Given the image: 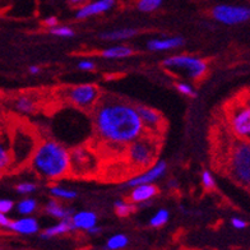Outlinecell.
Here are the masks:
<instances>
[{
    "instance_id": "cell-1",
    "label": "cell",
    "mask_w": 250,
    "mask_h": 250,
    "mask_svg": "<svg viewBox=\"0 0 250 250\" xmlns=\"http://www.w3.org/2000/svg\"><path fill=\"white\" fill-rule=\"evenodd\" d=\"M96 135L109 146H128L145 133L137 107L118 99H102L93 107Z\"/></svg>"
},
{
    "instance_id": "cell-2",
    "label": "cell",
    "mask_w": 250,
    "mask_h": 250,
    "mask_svg": "<svg viewBox=\"0 0 250 250\" xmlns=\"http://www.w3.org/2000/svg\"><path fill=\"white\" fill-rule=\"evenodd\" d=\"M30 164L40 178L58 180L64 178L70 170L69 151L59 142L43 141L37 145Z\"/></svg>"
},
{
    "instance_id": "cell-3",
    "label": "cell",
    "mask_w": 250,
    "mask_h": 250,
    "mask_svg": "<svg viewBox=\"0 0 250 250\" xmlns=\"http://www.w3.org/2000/svg\"><path fill=\"white\" fill-rule=\"evenodd\" d=\"M36 147L37 141L30 129H27L23 125L17 126L10 135L12 168L21 167L30 162Z\"/></svg>"
},
{
    "instance_id": "cell-4",
    "label": "cell",
    "mask_w": 250,
    "mask_h": 250,
    "mask_svg": "<svg viewBox=\"0 0 250 250\" xmlns=\"http://www.w3.org/2000/svg\"><path fill=\"white\" fill-rule=\"evenodd\" d=\"M157 155V145L149 137H139L128 145L126 149V160L129 165L138 170H145L152 166Z\"/></svg>"
},
{
    "instance_id": "cell-5",
    "label": "cell",
    "mask_w": 250,
    "mask_h": 250,
    "mask_svg": "<svg viewBox=\"0 0 250 250\" xmlns=\"http://www.w3.org/2000/svg\"><path fill=\"white\" fill-rule=\"evenodd\" d=\"M162 65L170 72L181 73L189 79H199L207 73V62L190 55H176L165 59Z\"/></svg>"
},
{
    "instance_id": "cell-6",
    "label": "cell",
    "mask_w": 250,
    "mask_h": 250,
    "mask_svg": "<svg viewBox=\"0 0 250 250\" xmlns=\"http://www.w3.org/2000/svg\"><path fill=\"white\" fill-rule=\"evenodd\" d=\"M231 171L240 184L249 187L250 183V147L243 142L235 147L231 158Z\"/></svg>"
},
{
    "instance_id": "cell-7",
    "label": "cell",
    "mask_w": 250,
    "mask_h": 250,
    "mask_svg": "<svg viewBox=\"0 0 250 250\" xmlns=\"http://www.w3.org/2000/svg\"><path fill=\"white\" fill-rule=\"evenodd\" d=\"M70 155V170L73 174L78 176H86V175H92L99 167L97 164V157L93 152L84 147H77L69 152Z\"/></svg>"
},
{
    "instance_id": "cell-8",
    "label": "cell",
    "mask_w": 250,
    "mask_h": 250,
    "mask_svg": "<svg viewBox=\"0 0 250 250\" xmlns=\"http://www.w3.org/2000/svg\"><path fill=\"white\" fill-rule=\"evenodd\" d=\"M72 105L82 110H92L99 102L100 89L95 84H81L72 87L66 93Z\"/></svg>"
},
{
    "instance_id": "cell-9",
    "label": "cell",
    "mask_w": 250,
    "mask_h": 250,
    "mask_svg": "<svg viewBox=\"0 0 250 250\" xmlns=\"http://www.w3.org/2000/svg\"><path fill=\"white\" fill-rule=\"evenodd\" d=\"M212 16L217 22L227 26H236L249 21L250 9L241 5H226L221 4L214 7L212 10Z\"/></svg>"
},
{
    "instance_id": "cell-10",
    "label": "cell",
    "mask_w": 250,
    "mask_h": 250,
    "mask_svg": "<svg viewBox=\"0 0 250 250\" xmlns=\"http://www.w3.org/2000/svg\"><path fill=\"white\" fill-rule=\"evenodd\" d=\"M231 128L241 139L250 137V109L247 104L236 106L231 112Z\"/></svg>"
},
{
    "instance_id": "cell-11",
    "label": "cell",
    "mask_w": 250,
    "mask_h": 250,
    "mask_svg": "<svg viewBox=\"0 0 250 250\" xmlns=\"http://www.w3.org/2000/svg\"><path fill=\"white\" fill-rule=\"evenodd\" d=\"M167 170V164L165 161H157L152 165V167L141 172V174L135 175L129 181H126V187L133 188L139 184H151L153 181L158 180L164 176V174Z\"/></svg>"
},
{
    "instance_id": "cell-12",
    "label": "cell",
    "mask_w": 250,
    "mask_h": 250,
    "mask_svg": "<svg viewBox=\"0 0 250 250\" xmlns=\"http://www.w3.org/2000/svg\"><path fill=\"white\" fill-rule=\"evenodd\" d=\"M137 111H138L139 116H141V120L143 123L145 129H149V130L156 133L162 128L164 119H162V115L157 110L151 109L148 106H138Z\"/></svg>"
},
{
    "instance_id": "cell-13",
    "label": "cell",
    "mask_w": 250,
    "mask_h": 250,
    "mask_svg": "<svg viewBox=\"0 0 250 250\" xmlns=\"http://www.w3.org/2000/svg\"><path fill=\"white\" fill-rule=\"evenodd\" d=\"M114 4H115V0H96L93 3L83 5L77 12L76 17L78 20H86V18H89V17L105 13V12H107V10H110L114 7Z\"/></svg>"
},
{
    "instance_id": "cell-14",
    "label": "cell",
    "mask_w": 250,
    "mask_h": 250,
    "mask_svg": "<svg viewBox=\"0 0 250 250\" xmlns=\"http://www.w3.org/2000/svg\"><path fill=\"white\" fill-rule=\"evenodd\" d=\"M7 229L13 231L16 234L21 235H33L40 230V225L36 218L33 217H22L18 220L10 221Z\"/></svg>"
},
{
    "instance_id": "cell-15",
    "label": "cell",
    "mask_w": 250,
    "mask_h": 250,
    "mask_svg": "<svg viewBox=\"0 0 250 250\" xmlns=\"http://www.w3.org/2000/svg\"><path fill=\"white\" fill-rule=\"evenodd\" d=\"M73 230L88 231L95 225H97V214L91 211H82L70 216Z\"/></svg>"
},
{
    "instance_id": "cell-16",
    "label": "cell",
    "mask_w": 250,
    "mask_h": 250,
    "mask_svg": "<svg viewBox=\"0 0 250 250\" xmlns=\"http://www.w3.org/2000/svg\"><path fill=\"white\" fill-rule=\"evenodd\" d=\"M157 188L152 184H139L133 187V190L130 193V201L133 203H145V202L151 201L152 198L157 194Z\"/></svg>"
},
{
    "instance_id": "cell-17",
    "label": "cell",
    "mask_w": 250,
    "mask_h": 250,
    "mask_svg": "<svg viewBox=\"0 0 250 250\" xmlns=\"http://www.w3.org/2000/svg\"><path fill=\"white\" fill-rule=\"evenodd\" d=\"M12 168L10 138L7 133L0 132V174Z\"/></svg>"
},
{
    "instance_id": "cell-18",
    "label": "cell",
    "mask_w": 250,
    "mask_h": 250,
    "mask_svg": "<svg viewBox=\"0 0 250 250\" xmlns=\"http://www.w3.org/2000/svg\"><path fill=\"white\" fill-rule=\"evenodd\" d=\"M184 43L183 37H168V39H155L151 40L147 43V47L151 51H166V50H172L176 47H180Z\"/></svg>"
},
{
    "instance_id": "cell-19",
    "label": "cell",
    "mask_w": 250,
    "mask_h": 250,
    "mask_svg": "<svg viewBox=\"0 0 250 250\" xmlns=\"http://www.w3.org/2000/svg\"><path fill=\"white\" fill-rule=\"evenodd\" d=\"M37 106L36 100L30 95H21L16 97L13 101V107L17 112H20L22 115H28L35 112Z\"/></svg>"
},
{
    "instance_id": "cell-20",
    "label": "cell",
    "mask_w": 250,
    "mask_h": 250,
    "mask_svg": "<svg viewBox=\"0 0 250 250\" xmlns=\"http://www.w3.org/2000/svg\"><path fill=\"white\" fill-rule=\"evenodd\" d=\"M72 230H73V226H72V222H70V217L62 218V220H60L59 224L47 227L46 230L42 232L41 237H42V239H51V237L59 236V235L68 234V232Z\"/></svg>"
},
{
    "instance_id": "cell-21",
    "label": "cell",
    "mask_w": 250,
    "mask_h": 250,
    "mask_svg": "<svg viewBox=\"0 0 250 250\" xmlns=\"http://www.w3.org/2000/svg\"><path fill=\"white\" fill-rule=\"evenodd\" d=\"M137 35V30L134 28H122V30L110 31V32L101 33V39L106 41H122V40H128L130 37Z\"/></svg>"
},
{
    "instance_id": "cell-22",
    "label": "cell",
    "mask_w": 250,
    "mask_h": 250,
    "mask_svg": "<svg viewBox=\"0 0 250 250\" xmlns=\"http://www.w3.org/2000/svg\"><path fill=\"white\" fill-rule=\"evenodd\" d=\"M45 209H46V212L51 216V217L59 218V220L68 218L72 216V212H70L69 209H66L65 207H62V204H60L58 201H55V199L49 201V203L46 204Z\"/></svg>"
},
{
    "instance_id": "cell-23",
    "label": "cell",
    "mask_w": 250,
    "mask_h": 250,
    "mask_svg": "<svg viewBox=\"0 0 250 250\" xmlns=\"http://www.w3.org/2000/svg\"><path fill=\"white\" fill-rule=\"evenodd\" d=\"M133 54V49L129 46H112L102 51V56L106 59H123Z\"/></svg>"
},
{
    "instance_id": "cell-24",
    "label": "cell",
    "mask_w": 250,
    "mask_h": 250,
    "mask_svg": "<svg viewBox=\"0 0 250 250\" xmlns=\"http://www.w3.org/2000/svg\"><path fill=\"white\" fill-rule=\"evenodd\" d=\"M129 237L124 234H116L111 236L106 243V249L109 250H120L128 247Z\"/></svg>"
},
{
    "instance_id": "cell-25",
    "label": "cell",
    "mask_w": 250,
    "mask_h": 250,
    "mask_svg": "<svg viewBox=\"0 0 250 250\" xmlns=\"http://www.w3.org/2000/svg\"><path fill=\"white\" fill-rule=\"evenodd\" d=\"M37 208V203L35 199L32 198H27V199H23V201H21L17 206V211L18 213L22 214V216H30L32 214L33 212L36 211Z\"/></svg>"
},
{
    "instance_id": "cell-26",
    "label": "cell",
    "mask_w": 250,
    "mask_h": 250,
    "mask_svg": "<svg viewBox=\"0 0 250 250\" xmlns=\"http://www.w3.org/2000/svg\"><path fill=\"white\" fill-rule=\"evenodd\" d=\"M50 194L55 198H59V199H66V201H72L77 197V191L69 190V189H65V188L62 187H53L50 188Z\"/></svg>"
},
{
    "instance_id": "cell-27",
    "label": "cell",
    "mask_w": 250,
    "mask_h": 250,
    "mask_svg": "<svg viewBox=\"0 0 250 250\" xmlns=\"http://www.w3.org/2000/svg\"><path fill=\"white\" fill-rule=\"evenodd\" d=\"M162 0H139L137 7L143 13H151L161 7Z\"/></svg>"
},
{
    "instance_id": "cell-28",
    "label": "cell",
    "mask_w": 250,
    "mask_h": 250,
    "mask_svg": "<svg viewBox=\"0 0 250 250\" xmlns=\"http://www.w3.org/2000/svg\"><path fill=\"white\" fill-rule=\"evenodd\" d=\"M168 216H170V213H168L167 209H160L157 213L153 214V217L149 221V225H151L152 227L164 226V225H166V222L168 221Z\"/></svg>"
},
{
    "instance_id": "cell-29",
    "label": "cell",
    "mask_w": 250,
    "mask_h": 250,
    "mask_svg": "<svg viewBox=\"0 0 250 250\" xmlns=\"http://www.w3.org/2000/svg\"><path fill=\"white\" fill-rule=\"evenodd\" d=\"M134 211V207L132 204H129L125 201H118L115 202V212L119 217H126L129 214Z\"/></svg>"
},
{
    "instance_id": "cell-30",
    "label": "cell",
    "mask_w": 250,
    "mask_h": 250,
    "mask_svg": "<svg viewBox=\"0 0 250 250\" xmlns=\"http://www.w3.org/2000/svg\"><path fill=\"white\" fill-rule=\"evenodd\" d=\"M50 32L53 33L54 36L58 37H73L74 36V31L68 26H54L50 28Z\"/></svg>"
},
{
    "instance_id": "cell-31",
    "label": "cell",
    "mask_w": 250,
    "mask_h": 250,
    "mask_svg": "<svg viewBox=\"0 0 250 250\" xmlns=\"http://www.w3.org/2000/svg\"><path fill=\"white\" fill-rule=\"evenodd\" d=\"M202 184H203V187L206 189H214V187H216V181H214L213 175L208 171V170L202 172Z\"/></svg>"
},
{
    "instance_id": "cell-32",
    "label": "cell",
    "mask_w": 250,
    "mask_h": 250,
    "mask_svg": "<svg viewBox=\"0 0 250 250\" xmlns=\"http://www.w3.org/2000/svg\"><path fill=\"white\" fill-rule=\"evenodd\" d=\"M176 88H178L179 92L183 93V95H185V96H189V97H194L195 96L194 88H193V87H191L190 84L187 82L176 83Z\"/></svg>"
},
{
    "instance_id": "cell-33",
    "label": "cell",
    "mask_w": 250,
    "mask_h": 250,
    "mask_svg": "<svg viewBox=\"0 0 250 250\" xmlns=\"http://www.w3.org/2000/svg\"><path fill=\"white\" fill-rule=\"evenodd\" d=\"M16 189L20 194H31L36 190V185L33 183H21V184L17 185Z\"/></svg>"
},
{
    "instance_id": "cell-34",
    "label": "cell",
    "mask_w": 250,
    "mask_h": 250,
    "mask_svg": "<svg viewBox=\"0 0 250 250\" xmlns=\"http://www.w3.org/2000/svg\"><path fill=\"white\" fill-rule=\"evenodd\" d=\"M13 202L9 201V199H0V212H1V213H9V212L13 209Z\"/></svg>"
},
{
    "instance_id": "cell-35",
    "label": "cell",
    "mask_w": 250,
    "mask_h": 250,
    "mask_svg": "<svg viewBox=\"0 0 250 250\" xmlns=\"http://www.w3.org/2000/svg\"><path fill=\"white\" fill-rule=\"evenodd\" d=\"M78 68L81 70H86V72H89V70H93L96 68V64L91 60H81L78 62Z\"/></svg>"
},
{
    "instance_id": "cell-36",
    "label": "cell",
    "mask_w": 250,
    "mask_h": 250,
    "mask_svg": "<svg viewBox=\"0 0 250 250\" xmlns=\"http://www.w3.org/2000/svg\"><path fill=\"white\" fill-rule=\"evenodd\" d=\"M231 225H232V227H234V229H236V230H244V229L248 226L247 221H244L243 218H240V217L232 218V220H231Z\"/></svg>"
},
{
    "instance_id": "cell-37",
    "label": "cell",
    "mask_w": 250,
    "mask_h": 250,
    "mask_svg": "<svg viewBox=\"0 0 250 250\" xmlns=\"http://www.w3.org/2000/svg\"><path fill=\"white\" fill-rule=\"evenodd\" d=\"M43 23L51 28V27H54L58 24V18H56V17H49V18H46V20L43 21Z\"/></svg>"
},
{
    "instance_id": "cell-38",
    "label": "cell",
    "mask_w": 250,
    "mask_h": 250,
    "mask_svg": "<svg viewBox=\"0 0 250 250\" xmlns=\"http://www.w3.org/2000/svg\"><path fill=\"white\" fill-rule=\"evenodd\" d=\"M9 222L10 221H9V218L7 217V214L1 213V212H0V227H7Z\"/></svg>"
},
{
    "instance_id": "cell-39",
    "label": "cell",
    "mask_w": 250,
    "mask_h": 250,
    "mask_svg": "<svg viewBox=\"0 0 250 250\" xmlns=\"http://www.w3.org/2000/svg\"><path fill=\"white\" fill-rule=\"evenodd\" d=\"M100 232H101V227H99L97 225L92 226L88 230V234H91V235H99Z\"/></svg>"
},
{
    "instance_id": "cell-40",
    "label": "cell",
    "mask_w": 250,
    "mask_h": 250,
    "mask_svg": "<svg viewBox=\"0 0 250 250\" xmlns=\"http://www.w3.org/2000/svg\"><path fill=\"white\" fill-rule=\"evenodd\" d=\"M28 70H30L31 74H39V73L41 72V68L37 65H31L30 68H28Z\"/></svg>"
},
{
    "instance_id": "cell-41",
    "label": "cell",
    "mask_w": 250,
    "mask_h": 250,
    "mask_svg": "<svg viewBox=\"0 0 250 250\" xmlns=\"http://www.w3.org/2000/svg\"><path fill=\"white\" fill-rule=\"evenodd\" d=\"M3 116H4V111H3V104L0 101V124L3 122Z\"/></svg>"
},
{
    "instance_id": "cell-42",
    "label": "cell",
    "mask_w": 250,
    "mask_h": 250,
    "mask_svg": "<svg viewBox=\"0 0 250 250\" xmlns=\"http://www.w3.org/2000/svg\"><path fill=\"white\" fill-rule=\"evenodd\" d=\"M168 187H170V188H176V187H178V181H176V180H170V181H168Z\"/></svg>"
},
{
    "instance_id": "cell-43",
    "label": "cell",
    "mask_w": 250,
    "mask_h": 250,
    "mask_svg": "<svg viewBox=\"0 0 250 250\" xmlns=\"http://www.w3.org/2000/svg\"><path fill=\"white\" fill-rule=\"evenodd\" d=\"M70 1H72V4H74V5H77V4L83 3V1H84V0H70Z\"/></svg>"
}]
</instances>
